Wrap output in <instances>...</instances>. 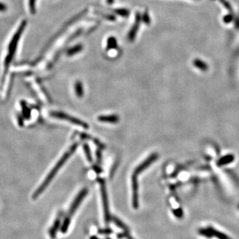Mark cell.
Listing matches in <instances>:
<instances>
[{"label":"cell","instance_id":"7c38bea8","mask_svg":"<svg viewBox=\"0 0 239 239\" xmlns=\"http://www.w3.org/2000/svg\"><path fill=\"white\" fill-rule=\"evenodd\" d=\"M75 92L78 98H82L83 96V88L81 82H77L75 84Z\"/></svg>","mask_w":239,"mask_h":239},{"label":"cell","instance_id":"277c9868","mask_svg":"<svg viewBox=\"0 0 239 239\" xmlns=\"http://www.w3.org/2000/svg\"><path fill=\"white\" fill-rule=\"evenodd\" d=\"M132 206L134 209L139 208V187H138L137 175L133 173L132 176Z\"/></svg>","mask_w":239,"mask_h":239},{"label":"cell","instance_id":"30bf717a","mask_svg":"<svg viewBox=\"0 0 239 239\" xmlns=\"http://www.w3.org/2000/svg\"><path fill=\"white\" fill-rule=\"evenodd\" d=\"M111 219L113 221V223H114L117 226H118V227H119L121 229H122L124 232L128 231V228L127 227V226L125 225L120 219H119L118 217H114V216L112 217Z\"/></svg>","mask_w":239,"mask_h":239},{"label":"cell","instance_id":"3957f363","mask_svg":"<svg viewBox=\"0 0 239 239\" xmlns=\"http://www.w3.org/2000/svg\"><path fill=\"white\" fill-rule=\"evenodd\" d=\"M51 115L53 117H54V118H57L58 119H61V120L68 121L70 123H72V124H75L77 125H79V126H81L85 129H88L89 127V124H86L85 121H84L80 119H78L77 118H74V117H73L72 116H70L69 114H65V113H63V112H53L51 113Z\"/></svg>","mask_w":239,"mask_h":239},{"label":"cell","instance_id":"8fae6325","mask_svg":"<svg viewBox=\"0 0 239 239\" xmlns=\"http://www.w3.org/2000/svg\"><path fill=\"white\" fill-rule=\"evenodd\" d=\"M70 221H71V218L66 216L63 221V223H62V225L61 226V231L62 233L65 234L67 231H68L69 227L70 225Z\"/></svg>","mask_w":239,"mask_h":239},{"label":"cell","instance_id":"6da1fadb","mask_svg":"<svg viewBox=\"0 0 239 239\" xmlns=\"http://www.w3.org/2000/svg\"><path fill=\"white\" fill-rule=\"evenodd\" d=\"M77 147H78L77 143L73 144L70 147V148L64 153L63 156H62L61 157V159H59V161H58L56 163V165H54V167L52 169V170L50 171V173L48 174V175L47 176V177L45 179L44 181L42 183L40 187L38 188V189L35 191L34 195H33V198H37V197H38L41 193H42L43 192V191L49 185V184L51 183V181H52V179L54 178V176L56 175L58 171H59V169L61 168L62 166H63V165L66 163V161H67V159H68L71 156H72L73 153L77 150Z\"/></svg>","mask_w":239,"mask_h":239},{"label":"cell","instance_id":"ba28073f","mask_svg":"<svg viewBox=\"0 0 239 239\" xmlns=\"http://www.w3.org/2000/svg\"><path fill=\"white\" fill-rule=\"evenodd\" d=\"M119 116L116 114L110 115H102L99 116L98 117V120L101 122L104 123H110V124H116L119 121Z\"/></svg>","mask_w":239,"mask_h":239},{"label":"cell","instance_id":"52a82bcc","mask_svg":"<svg viewBox=\"0 0 239 239\" xmlns=\"http://www.w3.org/2000/svg\"><path fill=\"white\" fill-rule=\"evenodd\" d=\"M199 233L201 235L208 238L215 237L219 239H231L229 237L226 235L225 234L218 231V230L212 227H209L207 229H201L199 230Z\"/></svg>","mask_w":239,"mask_h":239},{"label":"cell","instance_id":"5bb4252c","mask_svg":"<svg viewBox=\"0 0 239 239\" xmlns=\"http://www.w3.org/2000/svg\"><path fill=\"white\" fill-rule=\"evenodd\" d=\"M112 233L113 230L109 228L100 229L98 230V233L99 234H102V235H108V234H111Z\"/></svg>","mask_w":239,"mask_h":239},{"label":"cell","instance_id":"e0dca14e","mask_svg":"<svg viewBox=\"0 0 239 239\" xmlns=\"http://www.w3.org/2000/svg\"><path fill=\"white\" fill-rule=\"evenodd\" d=\"M108 239H110V238H108Z\"/></svg>","mask_w":239,"mask_h":239},{"label":"cell","instance_id":"2e32d148","mask_svg":"<svg viewBox=\"0 0 239 239\" xmlns=\"http://www.w3.org/2000/svg\"><path fill=\"white\" fill-rule=\"evenodd\" d=\"M90 239H100V238H98L97 237H96V236H93V237H91L90 238Z\"/></svg>","mask_w":239,"mask_h":239},{"label":"cell","instance_id":"9a60e30c","mask_svg":"<svg viewBox=\"0 0 239 239\" xmlns=\"http://www.w3.org/2000/svg\"><path fill=\"white\" fill-rule=\"evenodd\" d=\"M5 10V6L2 5L1 3H0V10Z\"/></svg>","mask_w":239,"mask_h":239},{"label":"cell","instance_id":"5b68a950","mask_svg":"<svg viewBox=\"0 0 239 239\" xmlns=\"http://www.w3.org/2000/svg\"><path fill=\"white\" fill-rule=\"evenodd\" d=\"M88 191H88L87 189L85 188V189H82L81 191V192H80L77 195V196L76 197V198L74 199V200L73 201V202L70 205V207L69 209L68 215H66L67 217H69L70 218L72 217V216L74 215V213H75V211L77 210V209H78L79 205H81V203H82V200L85 199V197L87 195Z\"/></svg>","mask_w":239,"mask_h":239},{"label":"cell","instance_id":"8992f818","mask_svg":"<svg viewBox=\"0 0 239 239\" xmlns=\"http://www.w3.org/2000/svg\"><path fill=\"white\" fill-rule=\"evenodd\" d=\"M157 158L158 154L157 153H152L149 157H147L143 162H141L140 164L136 167L135 170H134L133 173H136V175L141 173L142 171H144L145 169L148 168L149 166L152 165L154 161H156Z\"/></svg>","mask_w":239,"mask_h":239},{"label":"cell","instance_id":"9c48e42d","mask_svg":"<svg viewBox=\"0 0 239 239\" xmlns=\"http://www.w3.org/2000/svg\"><path fill=\"white\" fill-rule=\"evenodd\" d=\"M60 226H61V218L57 217L56 220L54 221L53 225L51 226V229H50L49 230V235L52 239L55 238L57 231H58V229H59Z\"/></svg>","mask_w":239,"mask_h":239},{"label":"cell","instance_id":"4fadbf2b","mask_svg":"<svg viewBox=\"0 0 239 239\" xmlns=\"http://www.w3.org/2000/svg\"><path fill=\"white\" fill-rule=\"evenodd\" d=\"M83 149L84 151H85V153L86 155V159H88V161L89 162L93 161V157H92V155H91V152H90V149L89 148V146L88 144H84L83 145Z\"/></svg>","mask_w":239,"mask_h":239},{"label":"cell","instance_id":"7a4b0ae2","mask_svg":"<svg viewBox=\"0 0 239 239\" xmlns=\"http://www.w3.org/2000/svg\"><path fill=\"white\" fill-rule=\"evenodd\" d=\"M98 182L100 183V193H101L102 200L104 221H105V222L107 224H108L109 222H110L111 220L112 217L110 214V209H109V203H108V198L107 195L106 183L104 181V180L102 179H98Z\"/></svg>","mask_w":239,"mask_h":239}]
</instances>
